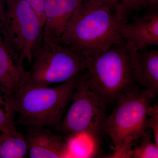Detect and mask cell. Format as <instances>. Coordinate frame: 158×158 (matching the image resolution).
I'll return each instance as SVG.
<instances>
[{
	"mask_svg": "<svg viewBox=\"0 0 158 158\" xmlns=\"http://www.w3.org/2000/svg\"><path fill=\"white\" fill-rule=\"evenodd\" d=\"M133 44L123 39L91 58L84 79L97 101L106 110L137 86L132 60Z\"/></svg>",
	"mask_w": 158,
	"mask_h": 158,
	"instance_id": "cell-1",
	"label": "cell"
},
{
	"mask_svg": "<svg viewBox=\"0 0 158 158\" xmlns=\"http://www.w3.org/2000/svg\"><path fill=\"white\" fill-rule=\"evenodd\" d=\"M125 23L108 8L88 7L81 4L59 42L91 59L123 39L121 31Z\"/></svg>",
	"mask_w": 158,
	"mask_h": 158,
	"instance_id": "cell-2",
	"label": "cell"
},
{
	"mask_svg": "<svg viewBox=\"0 0 158 158\" xmlns=\"http://www.w3.org/2000/svg\"><path fill=\"white\" fill-rule=\"evenodd\" d=\"M84 72L52 88L24 85L11 95L12 106L19 115L20 124L59 131L64 113Z\"/></svg>",
	"mask_w": 158,
	"mask_h": 158,
	"instance_id": "cell-3",
	"label": "cell"
},
{
	"mask_svg": "<svg viewBox=\"0 0 158 158\" xmlns=\"http://www.w3.org/2000/svg\"><path fill=\"white\" fill-rule=\"evenodd\" d=\"M33 61L25 85L48 87L73 78L90 67L92 59L61 43H43Z\"/></svg>",
	"mask_w": 158,
	"mask_h": 158,
	"instance_id": "cell-4",
	"label": "cell"
},
{
	"mask_svg": "<svg viewBox=\"0 0 158 158\" xmlns=\"http://www.w3.org/2000/svg\"><path fill=\"white\" fill-rule=\"evenodd\" d=\"M6 44L23 62L31 63L44 41V24L24 0L6 5V19L0 28Z\"/></svg>",
	"mask_w": 158,
	"mask_h": 158,
	"instance_id": "cell-5",
	"label": "cell"
},
{
	"mask_svg": "<svg viewBox=\"0 0 158 158\" xmlns=\"http://www.w3.org/2000/svg\"><path fill=\"white\" fill-rule=\"evenodd\" d=\"M154 98L146 89L136 86L117 100L102 127V132L110 137L114 147L128 137L135 141L143 135L146 130L148 109Z\"/></svg>",
	"mask_w": 158,
	"mask_h": 158,
	"instance_id": "cell-6",
	"label": "cell"
},
{
	"mask_svg": "<svg viewBox=\"0 0 158 158\" xmlns=\"http://www.w3.org/2000/svg\"><path fill=\"white\" fill-rule=\"evenodd\" d=\"M85 72L75 90L71 104L62 118L59 131L69 139L85 134L97 141L102 132L106 110L98 102L85 83Z\"/></svg>",
	"mask_w": 158,
	"mask_h": 158,
	"instance_id": "cell-7",
	"label": "cell"
},
{
	"mask_svg": "<svg viewBox=\"0 0 158 158\" xmlns=\"http://www.w3.org/2000/svg\"><path fill=\"white\" fill-rule=\"evenodd\" d=\"M24 135L30 158H65L68 156L69 139L57 135L49 128L26 127Z\"/></svg>",
	"mask_w": 158,
	"mask_h": 158,
	"instance_id": "cell-8",
	"label": "cell"
},
{
	"mask_svg": "<svg viewBox=\"0 0 158 158\" xmlns=\"http://www.w3.org/2000/svg\"><path fill=\"white\" fill-rule=\"evenodd\" d=\"M82 0H45L43 43H57Z\"/></svg>",
	"mask_w": 158,
	"mask_h": 158,
	"instance_id": "cell-9",
	"label": "cell"
},
{
	"mask_svg": "<svg viewBox=\"0 0 158 158\" xmlns=\"http://www.w3.org/2000/svg\"><path fill=\"white\" fill-rule=\"evenodd\" d=\"M122 37L135 46L137 51L158 45V10H148L141 17L125 23Z\"/></svg>",
	"mask_w": 158,
	"mask_h": 158,
	"instance_id": "cell-10",
	"label": "cell"
},
{
	"mask_svg": "<svg viewBox=\"0 0 158 158\" xmlns=\"http://www.w3.org/2000/svg\"><path fill=\"white\" fill-rule=\"evenodd\" d=\"M28 71L11 51L0 32V87L11 95L26 84Z\"/></svg>",
	"mask_w": 158,
	"mask_h": 158,
	"instance_id": "cell-11",
	"label": "cell"
},
{
	"mask_svg": "<svg viewBox=\"0 0 158 158\" xmlns=\"http://www.w3.org/2000/svg\"><path fill=\"white\" fill-rule=\"evenodd\" d=\"M132 60L136 82L156 97L158 94V51H149L146 48L137 51L134 45Z\"/></svg>",
	"mask_w": 158,
	"mask_h": 158,
	"instance_id": "cell-12",
	"label": "cell"
},
{
	"mask_svg": "<svg viewBox=\"0 0 158 158\" xmlns=\"http://www.w3.org/2000/svg\"><path fill=\"white\" fill-rule=\"evenodd\" d=\"M28 152L24 135L17 130L0 135V158H27Z\"/></svg>",
	"mask_w": 158,
	"mask_h": 158,
	"instance_id": "cell-13",
	"label": "cell"
},
{
	"mask_svg": "<svg viewBox=\"0 0 158 158\" xmlns=\"http://www.w3.org/2000/svg\"><path fill=\"white\" fill-rule=\"evenodd\" d=\"M15 114L11 95L0 87V131L2 132L17 131L14 120Z\"/></svg>",
	"mask_w": 158,
	"mask_h": 158,
	"instance_id": "cell-14",
	"label": "cell"
},
{
	"mask_svg": "<svg viewBox=\"0 0 158 158\" xmlns=\"http://www.w3.org/2000/svg\"><path fill=\"white\" fill-rule=\"evenodd\" d=\"M132 158H158V146L153 142L150 133L145 131L134 141Z\"/></svg>",
	"mask_w": 158,
	"mask_h": 158,
	"instance_id": "cell-15",
	"label": "cell"
},
{
	"mask_svg": "<svg viewBox=\"0 0 158 158\" xmlns=\"http://www.w3.org/2000/svg\"><path fill=\"white\" fill-rule=\"evenodd\" d=\"M144 8H146V0H120L116 14L127 23L133 13Z\"/></svg>",
	"mask_w": 158,
	"mask_h": 158,
	"instance_id": "cell-16",
	"label": "cell"
},
{
	"mask_svg": "<svg viewBox=\"0 0 158 158\" xmlns=\"http://www.w3.org/2000/svg\"><path fill=\"white\" fill-rule=\"evenodd\" d=\"M134 139L132 137L126 138L116 147H113V152L107 156L106 158H132Z\"/></svg>",
	"mask_w": 158,
	"mask_h": 158,
	"instance_id": "cell-17",
	"label": "cell"
},
{
	"mask_svg": "<svg viewBox=\"0 0 158 158\" xmlns=\"http://www.w3.org/2000/svg\"><path fill=\"white\" fill-rule=\"evenodd\" d=\"M147 114L148 117L145 121V127L146 129L149 128L152 131L154 142L158 146V103L148 108Z\"/></svg>",
	"mask_w": 158,
	"mask_h": 158,
	"instance_id": "cell-18",
	"label": "cell"
},
{
	"mask_svg": "<svg viewBox=\"0 0 158 158\" xmlns=\"http://www.w3.org/2000/svg\"><path fill=\"white\" fill-rule=\"evenodd\" d=\"M120 0H82L81 4L88 7H105L116 13Z\"/></svg>",
	"mask_w": 158,
	"mask_h": 158,
	"instance_id": "cell-19",
	"label": "cell"
},
{
	"mask_svg": "<svg viewBox=\"0 0 158 158\" xmlns=\"http://www.w3.org/2000/svg\"><path fill=\"white\" fill-rule=\"evenodd\" d=\"M36 12L40 19L44 24V9L45 0H24Z\"/></svg>",
	"mask_w": 158,
	"mask_h": 158,
	"instance_id": "cell-20",
	"label": "cell"
},
{
	"mask_svg": "<svg viewBox=\"0 0 158 158\" xmlns=\"http://www.w3.org/2000/svg\"><path fill=\"white\" fill-rule=\"evenodd\" d=\"M6 1L0 0V28L6 19Z\"/></svg>",
	"mask_w": 158,
	"mask_h": 158,
	"instance_id": "cell-21",
	"label": "cell"
},
{
	"mask_svg": "<svg viewBox=\"0 0 158 158\" xmlns=\"http://www.w3.org/2000/svg\"><path fill=\"white\" fill-rule=\"evenodd\" d=\"M158 0H146V8L148 10L158 9Z\"/></svg>",
	"mask_w": 158,
	"mask_h": 158,
	"instance_id": "cell-22",
	"label": "cell"
},
{
	"mask_svg": "<svg viewBox=\"0 0 158 158\" xmlns=\"http://www.w3.org/2000/svg\"><path fill=\"white\" fill-rule=\"evenodd\" d=\"M6 5H8V4H10L11 2H12L14 1V0H6Z\"/></svg>",
	"mask_w": 158,
	"mask_h": 158,
	"instance_id": "cell-23",
	"label": "cell"
}]
</instances>
